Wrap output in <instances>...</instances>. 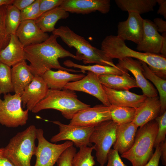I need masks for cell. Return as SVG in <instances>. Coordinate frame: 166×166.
<instances>
[{
  "label": "cell",
  "mask_w": 166,
  "mask_h": 166,
  "mask_svg": "<svg viewBox=\"0 0 166 166\" xmlns=\"http://www.w3.org/2000/svg\"><path fill=\"white\" fill-rule=\"evenodd\" d=\"M58 37L52 34L47 40L42 43L24 47L25 60L30 62L28 67L34 76H42L46 71L52 69L83 73L81 70L66 68L60 65L59 58L70 57L77 60H81L60 45L57 41Z\"/></svg>",
  "instance_id": "cell-1"
},
{
  "label": "cell",
  "mask_w": 166,
  "mask_h": 166,
  "mask_svg": "<svg viewBox=\"0 0 166 166\" xmlns=\"http://www.w3.org/2000/svg\"><path fill=\"white\" fill-rule=\"evenodd\" d=\"M125 41L118 36H107L101 43V50L109 58L121 60L134 58L146 63L150 70L163 79L166 78V57L160 54L142 53L132 50L126 45Z\"/></svg>",
  "instance_id": "cell-2"
},
{
  "label": "cell",
  "mask_w": 166,
  "mask_h": 166,
  "mask_svg": "<svg viewBox=\"0 0 166 166\" xmlns=\"http://www.w3.org/2000/svg\"><path fill=\"white\" fill-rule=\"evenodd\" d=\"M60 37L70 48L77 50L76 55L84 64L96 63L116 67L113 60L108 58L101 50L92 46L85 38L75 33L67 26H61L52 33Z\"/></svg>",
  "instance_id": "cell-3"
},
{
  "label": "cell",
  "mask_w": 166,
  "mask_h": 166,
  "mask_svg": "<svg viewBox=\"0 0 166 166\" xmlns=\"http://www.w3.org/2000/svg\"><path fill=\"white\" fill-rule=\"evenodd\" d=\"M140 127L132 147L121 155L122 158L128 160L132 166H144L151 158L158 124L153 120Z\"/></svg>",
  "instance_id": "cell-4"
},
{
  "label": "cell",
  "mask_w": 166,
  "mask_h": 166,
  "mask_svg": "<svg viewBox=\"0 0 166 166\" xmlns=\"http://www.w3.org/2000/svg\"><path fill=\"white\" fill-rule=\"evenodd\" d=\"M90 107L79 100L74 91L49 89L45 97L31 111L36 113L45 109H55L60 111L65 118L71 120L79 111Z\"/></svg>",
  "instance_id": "cell-5"
},
{
  "label": "cell",
  "mask_w": 166,
  "mask_h": 166,
  "mask_svg": "<svg viewBox=\"0 0 166 166\" xmlns=\"http://www.w3.org/2000/svg\"><path fill=\"white\" fill-rule=\"evenodd\" d=\"M37 129L31 125L18 132L4 148L6 154L14 166H32L31 158L35 155Z\"/></svg>",
  "instance_id": "cell-6"
},
{
  "label": "cell",
  "mask_w": 166,
  "mask_h": 166,
  "mask_svg": "<svg viewBox=\"0 0 166 166\" xmlns=\"http://www.w3.org/2000/svg\"><path fill=\"white\" fill-rule=\"evenodd\" d=\"M118 124L111 120L103 121L94 127L89 138L90 143H93L97 160L104 165L107 161V155L116 140Z\"/></svg>",
  "instance_id": "cell-7"
},
{
  "label": "cell",
  "mask_w": 166,
  "mask_h": 166,
  "mask_svg": "<svg viewBox=\"0 0 166 166\" xmlns=\"http://www.w3.org/2000/svg\"><path fill=\"white\" fill-rule=\"evenodd\" d=\"M4 100L0 96V124L8 127L16 128L26 124L29 110L22 107L21 96L17 93L4 95Z\"/></svg>",
  "instance_id": "cell-8"
},
{
  "label": "cell",
  "mask_w": 166,
  "mask_h": 166,
  "mask_svg": "<svg viewBox=\"0 0 166 166\" xmlns=\"http://www.w3.org/2000/svg\"><path fill=\"white\" fill-rule=\"evenodd\" d=\"M36 133L38 144L35 154L36 161L34 166H54L62 153L73 144L68 140L60 144L50 142L45 138L41 128H37Z\"/></svg>",
  "instance_id": "cell-9"
},
{
  "label": "cell",
  "mask_w": 166,
  "mask_h": 166,
  "mask_svg": "<svg viewBox=\"0 0 166 166\" xmlns=\"http://www.w3.org/2000/svg\"><path fill=\"white\" fill-rule=\"evenodd\" d=\"M53 123L58 125L59 132L52 137L50 141L56 143L64 140L72 141L77 148L85 146L91 147L92 144L89 141V138L94 128V127H82L71 126L62 124L59 121Z\"/></svg>",
  "instance_id": "cell-10"
},
{
  "label": "cell",
  "mask_w": 166,
  "mask_h": 166,
  "mask_svg": "<svg viewBox=\"0 0 166 166\" xmlns=\"http://www.w3.org/2000/svg\"><path fill=\"white\" fill-rule=\"evenodd\" d=\"M111 119L109 107L104 105L81 109L75 113L68 124L82 127L96 126L100 123Z\"/></svg>",
  "instance_id": "cell-11"
},
{
  "label": "cell",
  "mask_w": 166,
  "mask_h": 166,
  "mask_svg": "<svg viewBox=\"0 0 166 166\" xmlns=\"http://www.w3.org/2000/svg\"><path fill=\"white\" fill-rule=\"evenodd\" d=\"M63 89L85 92L96 97L105 106L109 107L111 105L98 75L91 72L88 71L87 75L78 81L68 83Z\"/></svg>",
  "instance_id": "cell-12"
},
{
  "label": "cell",
  "mask_w": 166,
  "mask_h": 166,
  "mask_svg": "<svg viewBox=\"0 0 166 166\" xmlns=\"http://www.w3.org/2000/svg\"><path fill=\"white\" fill-rule=\"evenodd\" d=\"M128 12L127 20L118 24L117 36L124 41H130L137 44L142 39L144 19L138 13Z\"/></svg>",
  "instance_id": "cell-13"
},
{
  "label": "cell",
  "mask_w": 166,
  "mask_h": 166,
  "mask_svg": "<svg viewBox=\"0 0 166 166\" xmlns=\"http://www.w3.org/2000/svg\"><path fill=\"white\" fill-rule=\"evenodd\" d=\"M60 6L65 11L77 14H89L97 11L103 14L110 9L109 0H64Z\"/></svg>",
  "instance_id": "cell-14"
},
{
  "label": "cell",
  "mask_w": 166,
  "mask_h": 166,
  "mask_svg": "<svg viewBox=\"0 0 166 166\" xmlns=\"http://www.w3.org/2000/svg\"><path fill=\"white\" fill-rule=\"evenodd\" d=\"M49 89L40 76H34L31 83L24 89L21 96L22 107L31 111L46 95Z\"/></svg>",
  "instance_id": "cell-15"
},
{
  "label": "cell",
  "mask_w": 166,
  "mask_h": 166,
  "mask_svg": "<svg viewBox=\"0 0 166 166\" xmlns=\"http://www.w3.org/2000/svg\"><path fill=\"white\" fill-rule=\"evenodd\" d=\"M116 65L125 69L132 73L137 86L141 89L143 94L148 97L158 96L156 89L144 76L143 69L140 61L131 57H126L118 60Z\"/></svg>",
  "instance_id": "cell-16"
},
{
  "label": "cell",
  "mask_w": 166,
  "mask_h": 166,
  "mask_svg": "<svg viewBox=\"0 0 166 166\" xmlns=\"http://www.w3.org/2000/svg\"><path fill=\"white\" fill-rule=\"evenodd\" d=\"M162 42V37L159 33L153 22L144 19L142 39L137 44L136 49L144 53L160 54Z\"/></svg>",
  "instance_id": "cell-17"
},
{
  "label": "cell",
  "mask_w": 166,
  "mask_h": 166,
  "mask_svg": "<svg viewBox=\"0 0 166 166\" xmlns=\"http://www.w3.org/2000/svg\"><path fill=\"white\" fill-rule=\"evenodd\" d=\"M15 34L24 47L42 43L49 36L43 32L37 25L34 20L21 21Z\"/></svg>",
  "instance_id": "cell-18"
},
{
  "label": "cell",
  "mask_w": 166,
  "mask_h": 166,
  "mask_svg": "<svg viewBox=\"0 0 166 166\" xmlns=\"http://www.w3.org/2000/svg\"><path fill=\"white\" fill-rule=\"evenodd\" d=\"M160 110L159 97H147L136 109L135 115L132 122L138 127H141L159 116Z\"/></svg>",
  "instance_id": "cell-19"
},
{
  "label": "cell",
  "mask_w": 166,
  "mask_h": 166,
  "mask_svg": "<svg viewBox=\"0 0 166 166\" xmlns=\"http://www.w3.org/2000/svg\"><path fill=\"white\" fill-rule=\"evenodd\" d=\"M102 86L111 105L136 109L147 97L144 94L138 95L128 90H117Z\"/></svg>",
  "instance_id": "cell-20"
},
{
  "label": "cell",
  "mask_w": 166,
  "mask_h": 166,
  "mask_svg": "<svg viewBox=\"0 0 166 166\" xmlns=\"http://www.w3.org/2000/svg\"><path fill=\"white\" fill-rule=\"evenodd\" d=\"M138 127L132 122L118 125L113 149L122 154L132 146Z\"/></svg>",
  "instance_id": "cell-21"
},
{
  "label": "cell",
  "mask_w": 166,
  "mask_h": 166,
  "mask_svg": "<svg viewBox=\"0 0 166 166\" xmlns=\"http://www.w3.org/2000/svg\"><path fill=\"white\" fill-rule=\"evenodd\" d=\"M24 60V47L16 34L10 35L8 45L0 51V62L11 67Z\"/></svg>",
  "instance_id": "cell-22"
},
{
  "label": "cell",
  "mask_w": 166,
  "mask_h": 166,
  "mask_svg": "<svg viewBox=\"0 0 166 166\" xmlns=\"http://www.w3.org/2000/svg\"><path fill=\"white\" fill-rule=\"evenodd\" d=\"M85 76L82 73L72 74L63 70L53 71L49 69L41 77L46 82L49 89L61 90L68 83L78 81Z\"/></svg>",
  "instance_id": "cell-23"
},
{
  "label": "cell",
  "mask_w": 166,
  "mask_h": 166,
  "mask_svg": "<svg viewBox=\"0 0 166 166\" xmlns=\"http://www.w3.org/2000/svg\"><path fill=\"white\" fill-rule=\"evenodd\" d=\"M12 83L15 93L22 95L26 87L32 81L34 75L26 60L20 62L11 68Z\"/></svg>",
  "instance_id": "cell-24"
},
{
  "label": "cell",
  "mask_w": 166,
  "mask_h": 166,
  "mask_svg": "<svg viewBox=\"0 0 166 166\" xmlns=\"http://www.w3.org/2000/svg\"><path fill=\"white\" fill-rule=\"evenodd\" d=\"M102 85L117 90H128L138 88L136 80L129 73L122 75L106 74L98 75Z\"/></svg>",
  "instance_id": "cell-25"
},
{
  "label": "cell",
  "mask_w": 166,
  "mask_h": 166,
  "mask_svg": "<svg viewBox=\"0 0 166 166\" xmlns=\"http://www.w3.org/2000/svg\"><path fill=\"white\" fill-rule=\"evenodd\" d=\"M69 15V13L60 6L45 12L34 20L43 32L52 33L56 29L55 26L57 22L60 19H66Z\"/></svg>",
  "instance_id": "cell-26"
},
{
  "label": "cell",
  "mask_w": 166,
  "mask_h": 166,
  "mask_svg": "<svg viewBox=\"0 0 166 166\" xmlns=\"http://www.w3.org/2000/svg\"><path fill=\"white\" fill-rule=\"evenodd\" d=\"M63 64L69 67L78 68L83 73L86 71L93 72L97 75L111 74L122 75L128 73V71L125 69L116 65V67L103 65L98 64L93 65H82L75 63L70 60H67L63 62Z\"/></svg>",
  "instance_id": "cell-27"
},
{
  "label": "cell",
  "mask_w": 166,
  "mask_h": 166,
  "mask_svg": "<svg viewBox=\"0 0 166 166\" xmlns=\"http://www.w3.org/2000/svg\"><path fill=\"white\" fill-rule=\"evenodd\" d=\"M115 2L122 11L140 15L153 11L157 4L156 0H116Z\"/></svg>",
  "instance_id": "cell-28"
},
{
  "label": "cell",
  "mask_w": 166,
  "mask_h": 166,
  "mask_svg": "<svg viewBox=\"0 0 166 166\" xmlns=\"http://www.w3.org/2000/svg\"><path fill=\"white\" fill-rule=\"evenodd\" d=\"M140 61L143 69L144 76L152 82L159 93L161 105L160 115L166 111V80L156 75L150 70L146 63Z\"/></svg>",
  "instance_id": "cell-29"
},
{
  "label": "cell",
  "mask_w": 166,
  "mask_h": 166,
  "mask_svg": "<svg viewBox=\"0 0 166 166\" xmlns=\"http://www.w3.org/2000/svg\"><path fill=\"white\" fill-rule=\"evenodd\" d=\"M109 108L111 120L118 125L132 122L136 111V108L113 105Z\"/></svg>",
  "instance_id": "cell-30"
},
{
  "label": "cell",
  "mask_w": 166,
  "mask_h": 166,
  "mask_svg": "<svg viewBox=\"0 0 166 166\" xmlns=\"http://www.w3.org/2000/svg\"><path fill=\"white\" fill-rule=\"evenodd\" d=\"M6 6L5 24L9 35L15 34L21 22L20 11L12 4Z\"/></svg>",
  "instance_id": "cell-31"
},
{
  "label": "cell",
  "mask_w": 166,
  "mask_h": 166,
  "mask_svg": "<svg viewBox=\"0 0 166 166\" xmlns=\"http://www.w3.org/2000/svg\"><path fill=\"white\" fill-rule=\"evenodd\" d=\"M94 149L91 147L85 146L79 148V150L74 155L71 166H93L96 164L92 153Z\"/></svg>",
  "instance_id": "cell-32"
},
{
  "label": "cell",
  "mask_w": 166,
  "mask_h": 166,
  "mask_svg": "<svg viewBox=\"0 0 166 166\" xmlns=\"http://www.w3.org/2000/svg\"><path fill=\"white\" fill-rule=\"evenodd\" d=\"M13 92L11 67L0 62V94Z\"/></svg>",
  "instance_id": "cell-33"
},
{
  "label": "cell",
  "mask_w": 166,
  "mask_h": 166,
  "mask_svg": "<svg viewBox=\"0 0 166 166\" xmlns=\"http://www.w3.org/2000/svg\"><path fill=\"white\" fill-rule=\"evenodd\" d=\"M6 5L0 6V50L8 45L10 38L6 31L5 24Z\"/></svg>",
  "instance_id": "cell-34"
},
{
  "label": "cell",
  "mask_w": 166,
  "mask_h": 166,
  "mask_svg": "<svg viewBox=\"0 0 166 166\" xmlns=\"http://www.w3.org/2000/svg\"><path fill=\"white\" fill-rule=\"evenodd\" d=\"M155 120L158 124V131L154 146V147L156 148L161 142L166 139V111L157 117Z\"/></svg>",
  "instance_id": "cell-35"
},
{
  "label": "cell",
  "mask_w": 166,
  "mask_h": 166,
  "mask_svg": "<svg viewBox=\"0 0 166 166\" xmlns=\"http://www.w3.org/2000/svg\"><path fill=\"white\" fill-rule=\"evenodd\" d=\"M40 0H35L30 5L20 11L21 21L27 20H34L38 17Z\"/></svg>",
  "instance_id": "cell-36"
},
{
  "label": "cell",
  "mask_w": 166,
  "mask_h": 166,
  "mask_svg": "<svg viewBox=\"0 0 166 166\" xmlns=\"http://www.w3.org/2000/svg\"><path fill=\"white\" fill-rule=\"evenodd\" d=\"M77 152L76 148L71 145L66 149L61 154L57 163V166H71L72 159Z\"/></svg>",
  "instance_id": "cell-37"
},
{
  "label": "cell",
  "mask_w": 166,
  "mask_h": 166,
  "mask_svg": "<svg viewBox=\"0 0 166 166\" xmlns=\"http://www.w3.org/2000/svg\"><path fill=\"white\" fill-rule=\"evenodd\" d=\"M63 0H40L38 17L45 12L60 6Z\"/></svg>",
  "instance_id": "cell-38"
},
{
  "label": "cell",
  "mask_w": 166,
  "mask_h": 166,
  "mask_svg": "<svg viewBox=\"0 0 166 166\" xmlns=\"http://www.w3.org/2000/svg\"><path fill=\"white\" fill-rule=\"evenodd\" d=\"M108 163L106 166H127L121 160L117 151L111 149L107 155Z\"/></svg>",
  "instance_id": "cell-39"
},
{
  "label": "cell",
  "mask_w": 166,
  "mask_h": 166,
  "mask_svg": "<svg viewBox=\"0 0 166 166\" xmlns=\"http://www.w3.org/2000/svg\"><path fill=\"white\" fill-rule=\"evenodd\" d=\"M154 152L147 163L144 166H159L160 159L161 151L159 145L156 147Z\"/></svg>",
  "instance_id": "cell-40"
},
{
  "label": "cell",
  "mask_w": 166,
  "mask_h": 166,
  "mask_svg": "<svg viewBox=\"0 0 166 166\" xmlns=\"http://www.w3.org/2000/svg\"><path fill=\"white\" fill-rule=\"evenodd\" d=\"M35 0H14L12 4L20 11L32 4Z\"/></svg>",
  "instance_id": "cell-41"
},
{
  "label": "cell",
  "mask_w": 166,
  "mask_h": 166,
  "mask_svg": "<svg viewBox=\"0 0 166 166\" xmlns=\"http://www.w3.org/2000/svg\"><path fill=\"white\" fill-rule=\"evenodd\" d=\"M0 166H14L6 154L4 148H0Z\"/></svg>",
  "instance_id": "cell-42"
},
{
  "label": "cell",
  "mask_w": 166,
  "mask_h": 166,
  "mask_svg": "<svg viewBox=\"0 0 166 166\" xmlns=\"http://www.w3.org/2000/svg\"><path fill=\"white\" fill-rule=\"evenodd\" d=\"M153 22L158 32L163 33L166 32V22L162 19L158 18H155Z\"/></svg>",
  "instance_id": "cell-43"
},
{
  "label": "cell",
  "mask_w": 166,
  "mask_h": 166,
  "mask_svg": "<svg viewBox=\"0 0 166 166\" xmlns=\"http://www.w3.org/2000/svg\"><path fill=\"white\" fill-rule=\"evenodd\" d=\"M161 151L160 159L163 165L166 166V139L159 144Z\"/></svg>",
  "instance_id": "cell-44"
},
{
  "label": "cell",
  "mask_w": 166,
  "mask_h": 166,
  "mask_svg": "<svg viewBox=\"0 0 166 166\" xmlns=\"http://www.w3.org/2000/svg\"><path fill=\"white\" fill-rule=\"evenodd\" d=\"M157 3L159 6L157 11L158 14L163 15L165 19H166V0H156Z\"/></svg>",
  "instance_id": "cell-45"
},
{
  "label": "cell",
  "mask_w": 166,
  "mask_h": 166,
  "mask_svg": "<svg viewBox=\"0 0 166 166\" xmlns=\"http://www.w3.org/2000/svg\"><path fill=\"white\" fill-rule=\"evenodd\" d=\"M162 42L160 51V55L166 57V32L162 33Z\"/></svg>",
  "instance_id": "cell-46"
},
{
  "label": "cell",
  "mask_w": 166,
  "mask_h": 166,
  "mask_svg": "<svg viewBox=\"0 0 166 166\" xmlns=\"http://www.w3.org/2000/svg\"><path fill=\"white\" fill-rule=\"evenodd\" d=\"M14 0H0V6L12 4Z\"/></svg>",
  "instance_id": "cell-47"
},
{
  "label": "cell",
  "mask_w": 166,
  "mask_h": 166,
  "mask_svg": "<svg viewBox=\"0 0 166 166\" xmlns=\"http://www.w3.org/2000/svg\"><path fill=\"white\" fill-rule=\"evenodd\" d=\"M100 166H104V165H100Z\"/></svg>",
  "instance_id": "cell-48"
},
{
  "label": "cell",
  "mask_w": 166,
  "mask_h": 166,
  "mask_svg": "<svg viewBox=\"0 0 166 166\" xmlns=\"http://www.w3.org/2000/svg\"></svg>",
  "instance_id": "cell-49"
}]
</instances>
